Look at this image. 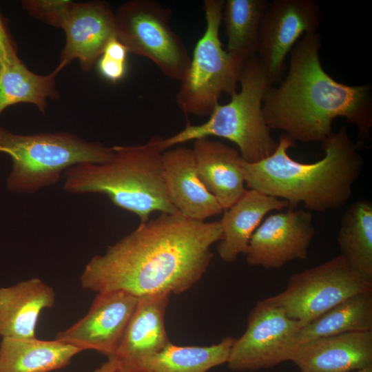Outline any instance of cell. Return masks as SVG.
Masks as SVG:
<instances>
[{
  "mask_svg": "<svg viewBox=\"0 0 372 372\" xmlns=\"http://www.w3.org/2000/svg\"><path fill=\"white\" fill-rule=\"evenodd\" d=\"M222 237L219 221L160 213L93 256L81 275V286L138 298L180 294L201 279L213 258L211 247Z\"/></svg>",
  "mask_w": 372,
  "mask_h": 372,
  "instance_id": "obj_1",
  "label": "cell"
},
{
  "mask_svg": "<svg viewBox=\"0 0 372 372\" xmlns=\"http://www.w3.org/2000/svg\"><path fill=\"white\" fill-rule=\"evenodd\" d=\"M320 48L318 32L305 33L295 44L287 76L265 95L262 110L267 125L294 141L322 143L333 132V120L342 117L360 135L369 134L371 86L336 81L322 66Z\"/></svg>",
  "mask_w": 372,
  "mask_h": 372,
  "instance_id": "obj_2",
  "label": "cell"
},
{
  "mask_svg": "<svg viewBox=\"0 0 372 372\" xmlns=\"http://www.w3.org/2000/svg\"><path fill=\"white\" fill-rule=\"evenodd\" d=\"M321 145L322 158L301 163L288 154L295 141L281 134L276 150L268 157L256 163L242 160L245 185L286 200L290 207L301 203L317 212L342 207L351 198L364 159L345 126L333 132Z\"/></svg>",
  "mask_w": 372,
  "mask_h": 372,
  "instance_id": "obj_3",
  "label": "cell"
},
{
  "mask_svg": "<svg viewBox=\"0 0 372 372\" xmlns=\"http://www.w3.org/2000/svg\"><path fill=\"white\" fill-rule=\"evenodd\" d=\"M161 138L156 135L145 144L114 145L112 155L105 162L68 168L64 190L104 194L116 207L137 215L141 223L148 220L154 211L180 213L169 202L165 188Z\"/></svg>",
  "mask_w": 372,
  "mask_h": 372,
  "instance_id": "obj_4",
  "label": "cell"
},
{
  "mask_svg": "<svg viewBox=\"0 0 372 372\" xmlns=\"http://www.w3.org/2000/svg\"><path fill=\"white\" fill-rule=\"evenodd\" d=\"M239 84L240 89L229 103L218 104L209 119L199 125L189 122L176 134L161 139L163 151L172 146L211 136L229 140L239 149L242 158L256 163L270 156L276 141L264 119L262 106L265 95L273 85L257 56L245 61Z\"/></svg>",
  "mask_w": 372,
  "mask_h": 372,
  "instance_id": "obj_5",
  "label": "cell"
},
{
  "mask_svg": "<svg viewBox=\"0 0 372 372\" xmlns=\"http://www.w3.org/2000/svg\"><path fill=\"white\" fill-rule=\"evenodd\" d=\"M0 153L12 160L8 190L23 194L55 184L72 166L106 161L113 148L68 132L18 134L0 127Z\"/></svg>",
  "mask_w": 372,
  "mask_h": 372,
  "instance_id": "obj_6",
  "label": "cell"
},
{
  "mask_svg": "<svg viewBox=\"0 0 372 372\" xmlns=\"http://www.w3.org/2000/svg\"><path fill=\"white\" fill-rule=\"evenodd\" d=\"M224 3L203 1L206 28L176 95V104L185 114L209 116L223 94L231 96L237 92L245 61L223 48L219 30Z\"/></svg>",
  "mask_w": 372,
  "mask_h": 372,
  "instance_id": "obj_7",
  "label": "cell"
},
{
  "mask_svg": "<svg viewBox=\"0 0 372 372\" xmlns=\"http://www.w3.org/2000/svg\"><path fill=\"white\" fill-rule=\"evenodd\" d=\"M114 14L116 38L129 53L149 59L167 78H184L191 56L170 26V8L154 0H130Z\"/></svg>",
  "mask_w": 372,
  "mask_h": 372,
  "instance_id": "obj_8",
  "label": "cell"
},
{
  "mask_svg": "<svg viewBox=\"0 0 372 372\" xmlns=\"http://www.w3.org/2000/svg\"><path fill=\"white\" fill-rule=\"evenodd\" d=\"M369 290L372 282L358 276L340 254L292 274L285 289L265 299L302 327L350 296Z\"/></svg>",
  "mask_w": 372,
  "mask_h": 372,
  "instance_id": "obj_9",
  "label": "cell"
},
{
  "mask_svg": "<svg viewBox=\"0 0 372 372\" xmlns=\"http://www.w3.org/2000/svg\"><path fill=\"white\" fill-rule=\"evenodd\" d=\"M300 328L282 309L266 299L258 302L248 316L245 331L232 345L227 367L257 371L289 361Z\"/></svg>",
  "mask_w": 372,
  "mask_h": 372,
  "instance_id": "obj_10",
  "label": "cell"
},
{
  "mask_svg": "<svg viewBox=\"0 0 372 372\" xmlns=\"http://www.w3.org/2000/svg\"><path fill=\"white\" fill-rule=\"evenodd\" d=\"M321 9L315 0L269 1L260 23L257 56L273 85L284 78L285 59L305 34L318 32Z\"/></svg>",
  "mask_w": 372,
  "mask_h": 372,
  "instance_id": "obj_11",
  "label": "cell"
},
{
  "mask_svg": "<svg viewBox=\"0 0 372 372\" xmlns=\"http://www.w3.org/2000/svg\"><path fill=\"white\" fill-rule=\"evenodd\" d=\"M315 236L312 215L304 209L272 214L254 232L245 255L248 265L279 269L295 260H306Z\"/></svg>",
  "mask_w": 372,
  "mask_h": 372,
  "instance_id": "obj_12",
  "label": "cell"
},
{
  "mask_svg": "<svg viewBox=\"0 0 372 372\" xmlns=\"http://www.w3.org/2000/svg\"><path fill=\"white\" fill-rule=\"evenodd\" d=\"M138 299L123 291L97 293L87 313L55 339L114 357Z\"/></svg>",
  "mask_w": 372,
  "mask_h": 372,
  "instance_id": "obj_13",
  "label": "cell"
},
{
  "mask_svg": "<svg viewBox=\"0 0 372 372\" xmlns=\"http://www.w3.org/2000/svg\"><path fill=\"white\" fill-rule=\"evenodd\" d=\"M63 30L65 43L56 68L60 72L77 59L81 70L88 72L116 37L114 11L105 1L74 2Z\"/></svg>",
  "mask_w": 372,
  "mask_h": 372,
  "instance_id": "obj_14",
  "label": "cell"
},
{
  "mask_svg": "<svg viewBox=\"0 0 372 372\" xmlns=\"http://www.w3.org/2000/svg\"><path fill=\"white\" fill-rule=\"evenodd\" d=\"M289 361L301 372H351L372 366V331L327 336L297 344Z\"/></svg>",
  "mask_w": 372,
  "mask_h": 372,
  "instance_id": "obj_15",
  "label": "cell"
},
{
  "mask_svg": "<svg viewBox=\"0 0 372 372\" xmlns=\"http://www.w3.org/2000/svg\"><path fill=\"white\" fill-rule=\"evenodd\" d=\"M170 296L161 293L139 298L114 356L123 372H134L141 362L171 342L165 324Z\"/></svg>",
  "mask_w": 372,
  "mask_h": 372,
  "instance_id": "obj_16",
  "label": "cell"
},
{
  "mask_svg": "<svg viewBox=\"0 0 372 372\" xmlns=\"http://www.w3.org/2000/svg\"><path fill=\"white\" fill-rule=\"evenodd\" d=\"M161 163L167 198L183 216L205 221L223 211L200 181L192 149L181 146L165 150Z\"/></svg>",
  "mask_w": 372,
  "mask_h": 372,
  "instance_id": "obj_17",
  "label": "cell"
},
{
  "mask_svg": "<svg viewBox=\"0 0 372 372\" xmlns=\"http://www.w3.org/2000/svg\"><path fill=\"white\" fill-rule=\"evenodd\" d=\"M192 149L198 176L225 211L246 192L238 151L208 137L194 141Z\"/></svg>",
  "mask_w": 372,
  "mask_h": 372,
  "instance_id": "obj_18",
  "label": "cell"
},
{
  "mask_svg": "<svg viewBox=\"0 0 372 372\" xmlns=\"http://www.w3.org/2000/svg\"><path fill=\"white\" fill-rule=\"evenodd\" d=\"M55 300L54 289L37 278L0 287V338H35L40 314Z\"/></svg>",
  "mask_w": 372,
  "mask_h": 372,
  "instance_id": "obj_19",
  "label": "cell"
},
{
  "mask_svg": "<svg viewBox=\"0 0 372 372\" xmlns=\"http://www.w3.org/2000/svg\"><path fill=\"white\" fill-rule=\"evenodd\" d=\"M289 207L288 202L254 189L246 190L229 208L223 211L219 221L223 237L217 251L225 262H233L245 254L249 240L269 212Z\"/></svg>",
  "mask_w": 372,
  "mask_h": 372,
  "instance_id": "obj_20",
  "label": "cell"
},
{
  "mask_svg": "<svg viewBox=\"0 0 372 372\" xmlns=\"http://www.w3.org/2000/svg\"><path fill=\"white\" fill-rule=\"evenodd\" d=\"M83 351L56 339L3 338L0 372H50L68 366Z\"/></svg>",
  "mask_w": 372,
  "mask_h": 372,
  "instance_id": "obj_21",
  "label": "cell"
},
{
  "mask_svg": "<svg viewBox=\"0 0 372 372\" xmlns=\"http://www.w3.org/2000/svg\"><path fill=\"white\" fill-rule=\"evenodd\" d=\"M235 340L227 336L210 346H178L170 342L141 362L134 372H207L227 362Z\"/></svg>",
  "mask_w": 372,
  "mask_h": 372,
  "instance_id": "obj_22",
  "label": "cell"
},
{
  "mask_svg": "<svg viewBox=\"0 0 372 372\" xmlns=\"http://www.w3.org/2000/svg\"><path fill=\"white\" fill-rule=\"evenodd\" d=\"M340 255L362 279L372 282V203L357 200L344 212L337 237Z\"/></svg>",
  "mask_w": 372,
  "mask_h": 372,
  "instance_id": "obj_23",
  "label": "cell"
},
{
  "mask_svg": "<svg viewBox=\"0 0 372 372\" xmlns=\"http://www.w3.org/2000/svg\"><path fill=\"white\" fill-rule=\"evenodd\" d=\"M366 331H372V290L350 296L302 326L297 333L296 343Z\"/></svg>",
  "mask_w": 372,
  "mask_h": 372,
  "instance_id": "obj_24",
  "label": "cell"
},
{
  "mask_svg": "<svg viewBox=\"0 0 372 372\" xmlns=\"http://www.w3.org/2000/svg\"><path fill=\"white\" fill-rule=\"evenodd\" d=\"M59 71L41 75L30 71L19 61L0 69V115L8 107L30 103L45 114L48 99H57L56 76Z\"/></svg>",
  "mask_w": 372,
  "mask_h": 372,
  "instance_id": "obj_25",
  "label": "cell"
},
{
  "mask_svg": "<svg viewBox=\"0 0 372 372\" xmlns=\"http://www.w3.org/2000/svg\"><path fill=\"white\" fill-rule=\"evenodd\" d=\"M267 0H227L222 20L227 39L226 50L244 61L257 56L258 34Z\"/></svg>",
  "mask_w": 372,
  "mask_h": 372,
  "instance_id": "obj_26",
  "label": "cell"
},
{
  "mask_svg": "<svg viewBox=\"0 0 372 372\" xmlns=\"http://www.w3.org/2000/svg\"><path fill=\"white\" fill-rule=\"evenodd\" d=\"M74 3L68 0H25L22 6L33 18L63 29Z\"/></svg>",
  "mask_w": 372,
  "mask_h": 372,
  "instance_id": "obj_27",
  "label": "cell"
},
{
  "mask_svg": "<svg viewBox=\"0 0 372 372\" xmlns=\"http://www.w3.org/2000/svg\"><path fill=\"white\" fill-rule=\"evenodd\" d=\"M21 61L7 21L0 12V69Z\"/></svg>",
  "mask_w": 372,
  "mask_h": 372,
  "instance_id": "obj_28",
  "label": "cell"
},
{
  "mask_svg": "<svg viewBox=\"0 0 372 372\" xmlns=\"http://www.w3.org/2000/svg\"><path fill=\"white\" fill-rule=\"evenodd\" d=\"M98 71L105 80L116 83L122 80L127 72V62L121 61L102 54L97 61Z\"/></svg>",
  "mask_w": 372,
  "mask_h": 372,
  "instance_id": "obj_29",
  "label": "cell"
},
{
  "mask_svg": "<svg viewBox=\"0 0 372 372\" xmlns=\"http://www.w3.org/2000/svg\"><path fill=\"white\" fill-rule=\"evenodd\" d=\"M128 53L127 48L116 37L107 43L103 54L112 59L126 62Z\"/></svg>",
  "mask_w": 372,
  "mask_h": 372,
  "instance_id": "obj_30",
  "label": "cell"
},
{
  "mask_svg": "<svg viewBox=\"0 0 372 372\" xmlns=\"http://www.w3.org/2000/svg\"><path fill=\"white\" fill-rule=\"evenodd\" d=\"M119 367L118 360L115 357H110L106 362L96 368L94 372H116Z\"/></svg>",
  "mask_w": 372,
  "mask_h": 372,
  "instance_id": "obj_31",
  "label": "cell"
},
{
  "mask_svg": "<svg viewBox=\"0 0 372 372\" xmlns=\"http://www.w3.org/2000/svg\"><path fill=\"white\" fill-rule=\"evenodd\" d=\"M351 372H372V366H369V367H367L366 369H362V370L351 371Z\"/></svg>",
  "mask_w": 372,
  "mask_h": 372,
  "instance_id": "obj_32",
  "label": "cell"
},
{
  "mask_svg": "<svg viewBox=\"0 0 372 372\" xmlns=\"http://www.w3.org/2000/svg\"><path fill=\"white\" fill-rule=\"evenodd\" d=\"M116 372H123L121 369H118V370Z\"/></svg>",
  "mask_w": 372,
  "mask_h": 372,
  "instance_id": "obj_33",
  "label": "cell"
}]
</instances>
